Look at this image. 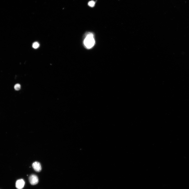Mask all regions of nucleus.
<instances>
[{"instance_id": "39448f33", "label": "nucleus", "mask_w": 189, "mask_h": 189, "mask_svg": "<svg viewBox=\"0 0 189 189\" xmlns=\"http://www.w3.org/2000/svg\"><path fill=\"white\" fill-rule=\"evenodd\" d=\"M40 46V44L39 43L37 42H34L32 45V47L34 49H37Z\"/></svg>"}, {"instance_id": "f257e3e1", "label": "nucleus", "mask_w": 189, "mask_h": 189, "mask_svg": "<svg viewBox=\"0 0 189 189\" xmlns=\"http://www.w3.org/2000/svg\"><path fill=\"white\" fill-rule=\"evenodd\" d=\"M95 43L93 34L90 33H88L86 35L84 41V45L86 48L88 49L92 48Z\"/></svg>"}, {"instance_id": "0eeeda50", "label": "nucleus", "mask_w": 189, "mask_h": 189, "mask_svg": "<svg viewBox=\"0 0 189 189\" xmlns=\"http://www.w3.org/2000/svg\"><path fill=\"white\" fill-rule=\"evenodd\" d=\"M20 85L19 84H16L15 85L14 88L16 90H19L20 88Z\"/></svg>"}, {"instance_id": "20e7f679", "label": "nucleus", "mask_w": 189, "mask_h": 189, "mask_svg": "<svg viewBox=\"0 0 189 189\" xmlns=\"http://www.w3.org/2000/svg\"><path fill=\"white\" fill-rule=\"evenodd\" d=\"M32 165L34 169L37 172H40L42 170L41 165L39 162H35Z\"/></svg>"}, {"instance_id": "f03ea898", "label": "nucleus", "mask_w": 189, "mask_h": 189, "mask_svg": "<svg viewBox=\"0 0 189 189\" xmlns=\"http://www.w3.org/2000/svg\"><path fill=\"white\" fill-rule=\"evenodd\" d=\"M29 181L30 183L32 185L37 184L39 182L37 176L34 175H32L29 176Z\"/></svg>"}, {"instance_id": "7ed1b4c3", "label": "nucleus", "mask_w": 189, "mask_h": 189, "mask_svg": "<svg viewBox=\"0 0 189 189\" xmlns=\"http://www.w3.org/2000/svg\"><path fill=\"white\" fill-rule=\"evenodd\" d=\"M25 182L23 179H21L17 180L16 183V187L18 189H22L24 187Z\"/></svg>"}, {"instance_id": "423d86ee", "label": "nucleus", "mask_w": 189, "mask_h": 189, "mask_svg": "<svg viewBox=\"0 0 189 189\" xmlns=\"http://www.w3.org/2000/svg\"><path fill=\"white\" fill-rule=\"evenodd\" d=\"M95 3L93 1H89L88 2V5L89 6L91 7H93L94 6V5H95Z\"/></svg>"}]
</instances>
